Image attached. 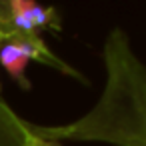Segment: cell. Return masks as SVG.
I'll use <instances>...</instances> for the list:
<instances>
[{"label": "cell", "instance_id": "obj_1", "mask_svg": "<svg viewBox=\"0 0 146 146\" xmlns=\"http://www.w3.org/2000/svg\"><path fill=\"white\" fill-rule=\"evenodd\" d=\"M104 90L78 120L64 126H36L34 134L64 142H106L112 146H146V62L132 50L128 36L114 28L102 50Z\"/></svg>", "mask_w": 146, "mask_h": 146}, {"label": "cell", "instance_id": "obj_2", "mask_svg": "<svg viewBox=\"0 0 146 146\" xmlns=\"http://www.w3.org/2000/svg\"><path fill=\"white\" fill-rule=\"evenodd\" d=\"M30 60L48 64V66L64 72V74L82 78L72 66L64 64L58 56H54L40 36L14 34V36H10V38L0 42V64L4 66V70L10 74V78L14 82H18L24 88H30V84L26 80V66H28Z\"/></svg>", "mask_w": 146, "mask_h": 146}, {"label": "cell", "instance_id": "obj_3", "mask_svg": "<svg viewBox=\"0 0 146 146\" xmlns=\"http://www.w3.org/2000/svg\"><path fill=\"white\" fill-rule=\"evenodd\" d=\"M10 18L14 34L40 36L42 30H60L56 10L38 4L36 0H12Z\"/></svg>", "mask_w": 146, "mask_h": 146}, {"label": "cell", "instance_id": "obj_4", "mask_svg": "<svg viewBox=\"0 0 146 146\" xmlns=\"http://www.w3.org/2000/svg\"><path fill=\"white\" fill-rule=\"evenodd\" d=\"M22 120L0 98V146H22Z\"/></svg>", "mask_w": 146, "mask_h": 146}, {"label": "cell", "instance_id": "obj_5", "mask_svg": "<svg viewBox=\"0 0 146 146\" xmlns=\"http://www.w3.org/2000/svg\"><path fill=\"white\" fill-rule=\"evenodd\" d=\"M22 146H62V144L34 134V130L30 128V122L22 120Z\"/></svg>", "mask_w": 146, "mask_h": 146}, {"label": "cell", "instance_id": "obj_6", "mask_svg": "<svg viewBox=\"0 0 146 146\" xmlns=\"http://www.w3.org/2000/svg\"><path fill=\"white\" fill-rule=\"evenodd\" d=\"M10 4L12 0H0V42L14 34L12 18H10Z\"/></svg>", "mask_w": 146, "mask_h": 146}]
</instances>
